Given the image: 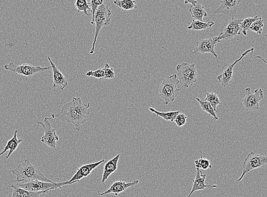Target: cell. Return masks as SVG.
<instances>
[{"label": "cell", "mask_w": 267, "mask_h": 197, "mask_svg": "<svg viewBox=\"0 0 267 197\" xmlns=\"http://www.w3.org/2000/svg\"><path fill=\"white\" fill-rule=\"evenodd\" d=\"M74 6L78 12H83L84 15L87 16L91 15L88 12H92L91 8L86 0H77Z\"/></svg>", "instance_id": "29"}, {"label": "cell", "mask_w": 267, "mask_h": 197, "mask_svg": "<svg viewBox=\"0 0 267 197\" xmlns=\"http://www.w3.org/2000/svg\"><path fill=\"white\" fill-rule=\"evenodd\" d=\"M119 158L120 154H118L105 164L104 167H103L101 183H104L108 179L109 176L117 171Z\"/></svg>", "instance_id": "20"}, {"label": "cell", "mask_w": 267, "mask_h": 197, "mask_svg": "<svg viewBox=\"0 0 267 197\" xmlns=\"http://www.w3.org/2000/svg\"><path fill=\"white\" fill-rule=\"evenodd\" d=\"M189 11L191 13L192 17L196 21L203 22V18L208 16L205 11L204 6L196 0H195L194 3L190 6Z\"/></svg>", "instance_id": "21"}, {"label": "cell", "mask_w": 267, "mask_h": 197, "mask_svg": "<svg viewBox=\"0 0 267 197\" xmlns=\"http://www.w3.org/2000/svg\"><path fill=\"white\" fill-rule=\"evenodd\" d=\"M17 185L23 189L31 192L50 191L56 189H61L63 185V182L56 183L44 182L35 180L26 183H16Z\"/></svg>", "instance_id": "9"}, {"label": "cell", "mask_w": 267, "mask_h": 197, "mask_svg": "<svg viewBox=\"0 0 267 197\" xmlns=\"http://www.w3.org/2000/svg\"><path fill=\"white\" fill-rule=\"evenodd\" d=\"M196 178L193 181V186L191 191L188 197H191L192 194L196 191H201L207 188H217L218 186L217 185H208L205 184V181L207 178L206 174H202L200 169H196Z\"/></svg>", "instance_id": "18"}, {"label": "cell", "mask_w": 267, "mask_h": 197, "mask_svg": "<svg viewBox=\"0 0 267 197\" xmlns=\"http://www.w3.org/2000/svg\"><path fill=\"white\" fill-rule=\"evenodd\" d=\"M186 119L187 116L185 114H184V113H179V114L177 115L174 122L177 126L179 127V128H181V127L186 124Z\"/></svg>", "instance_id": "35"}, {"label": "cell", "mask_w": 267, "mask_h": 197, "mask_svg": "<svg viewBox=\"0 0 267 197\" xmlns=\"http://www.w3.org/2000/svg\"><path fill=\"white\" fill-rule=\"evenodd\" d=\"M260 17L258 16H253L252 18H246L243 19V21L240 22L239 26L240 29H242V34L245 36L248 35L247 32L250 31V27L253 22L258 20Z\"/></svg>", "instance_id": "28"}, {"label": "cell", "mask_w": 267, "mask_h": 197, "mask_svg": "<svg viewBox=\"0 0 267 197\" xmlns=\"http://www.w3.org/2000/svg\"><path fill=\"white\" fill-rule=\"evenodd\" d=\"M201 156L200 159L195 160V164L196 167V169H202L203 170H206L212 168L211 163L209 160L205 158H203L202 152L201 151Z\"/></svg>", "instance_id": "30"}, {"label": "cell", "mask_w": 267, "mask_h": 197, "mask_svg": "<svg viewBox=\"0 0 267 197\" xmlns=\"http://www.w3.org/2000/svg\"><path fill=\"white\" fill-rule=\"evenodd\" d=\"M214 25H215L214 21L204 22L193 19L191 24L188 27V29L196 31H202V30L211 28Z\"/></svg>", "instance_id": "25"}, {"label": "cell", "mask_w": 267, "mask_h": 197, "mask_svg": "<svg viewBox=\"0 0 267 197\" xmlns=\"http://www.w3.org/2000/svg\"><path fill=\"white\" fill-rule=\"evenodd\" d=\"M102 69L105 73V77L103 79H113L115 78L114 69L111 67L108 63L105 64L104 67Z\"/></svg>", "instance_id": "34"}, {"label": "cell", "mask_w": 267, "mask_h": 197, "mask_svg": "<svg viewBox=\"0 0 267 197\" xmlns=\"http://www.w3.org/2000/svg\"><path fill=\"white\" fill-rule=\"evenodd\" d=\"M89 108V102L85 104L81 98H73L71 101L63 106L61 111L51 115L52 119L56 118L62 122L71 123L77 131H80L82 125L87 121Z\"/></svg>", "instance_id": "1"}, {"label": "cell", "mask_w": 267, "mask_h": 197, "mask_svg": "<svg viewBox=\"0 0 267 197\" xmlns=\"http://www.w3.org/2000/svg\"><path fill=\"white\" fill-rule=\"evenodd\" d=\"M253 50H254L253 48L249 49L246 50L244 53H242L241 56H240L239 59H237L236 61L232 63V65H230L228 67L223 71L221 74L217 77V80L219 82L221 83V85L223 86V87L228 86L229 83L232 82L234 74L233 69L237 63L241 61V60L247 55H248L249 53L253 52Z\"/></svg>", "instance_id": "14"}, {"label": "cell", "mask_w": 267, "mask_h": 197, "mask_svg": "<svg viewBox=\"0 0 267 197\" xmlns=\"http://www.w3.org/2000/svg\"><path fill=\"white\" fill-rule=\"evenodd\" d=\"M179 82L176 74L167 77L163 80L159 90L160 98L165 100L163 102L165 105L175 101L176 98L178 96L180 89L177 88Z\"/></svg>", "instance_id": "3"}, {"label": "cell", "mask_w": 267, "mask_h": 197, "mask_svg": "<svg viewBox=\"0 0 267 197\" xmlns=\"http://www.w3.org/2000/svg\"><path fill=\"white\" fill-rule=\"evenodd\" d=\"M263 22L262 18L260 17L252 23L249 31L254 32L258 34H262L264 27Z\"/></svg>", "instance_id": "32"}, {"label": "cell", "mask_w": 267, "mask_h": 197, "mask_svg": "<svg viewBox=\"0 0 267 197\" xmlns=\"http://www.w3.org/2000/svg\"><path fill=\"white\" fill-rule=\"evenodd\" d=\"M113 2L119 8L125 10V11H129V10L138 8V6L136 4V1H134V0H116Z\"/></svg>", "instance_id": "26"}, {"label": "cell", "mask_w": 267, "mask_h": 197, "mask_svg": "<svg viewBox=\"0 0 267 197\" xmlns=\"http://www.w3.org/2000/svg\"><path fill=\"white\" fill-rule=\"evenodd\" d=\"M243 20V18L235 19L234 16H231L228 25H227L224 31L221 33L218 36H216L217 39L219 42H221L222 39H230L235 37L242 32V29H240L239 25Z\"/></svg>", "instance_id": "12"}, {"label": "cell", "mask_w": 267, "mask_h": 197, "mask_svg": "<svg viewBox=\"0 0 267 197\" xmlns=\"http://www.w3.org/2000/svg\"><path fill=\"white\" fill-rule=\"evenodd\" d=\"M51 119L52 118L45 117L44 122H38V128L39 125H41L44 130V135L42 137L41 142L50 148L56 149V146H57L56 142L58 141L59 138L58 135H56L55 130L52 128L51 123L50 122Z\"/></svg>", "instance_id": "10"}, {"label": "cell", "mask_w": 267, "mask_h": 197, "mask_svg": "<svg viewBox=\"0 0 267 197\" xmlns=\"http://www.w3.org/2000/svg\"><path fill=\"white\" fill-rule=\"evenodd\" d=\"M263 98L264 94L262 89H256L254 93H251V89L247 88L242 98L243 105L247 111L258 110L260 109V101Z\"/></svg>", "instance_id": "7"}, {"label": "cell", "mask_w": 267, "mask_h": 197, "mask_svg": "<svg viewBox=\"0 0 267 197\" xmlns=\"http://www.w3.org/2000/svg\"><path fill=\"white\" fill-rule=\"evenodd\" d=\"M267 164V156L256 154L253 152H250L243 163L242 174L237 180V182L241 181L245 175L252 170L262 168Z\"/></svg>", "instance_id": "6"}, {"label": "cell", "mask_w": 267, "mask_h": 197, "mask_svg": "<svg viewBox=\"0 0 267 197\" xmlns=\"http://www.w3.org/2000/svg\"><path fill=\"white\" fill-rule=\"evenodd\" d=\"M86 76L102 80L105 77V73L102 68H99L94 71H89L86 72Z\"/></svg>", "instance_id": "33"}, {"label": "cell", "mask_w": 267, "mask_h": 197, "mask_svg": "<svg viewBox=\"0 0 267 197\" xmlns=\"http://www.w3.org/2000/svg\"><path fill=\"white\" fill-rule=\"evenodd\" d=\"M149 110L150 112L155 113L156 115L159 116L160 117L165 119V121H170L171 122L175 121L177 115H178L180 113V111L160 112L157 111V110L152 108H149Z\"/></svg>", "instance_id": "24"}, {"label": "cell", "mask_w": 267, "mask_h": 197, "mask_svg": "<svg viewBox=\"0 0 267 197\" xmlns=\"http://www.w3.org/2000/svg\"><path fill=\"white\" fill-rule=\"evenodd\" d=\"M139 182L138 180H134L133 181L130 182L122 181H115L106 191L103 193H100L99 191L98 194L99 195L101 196L109 195V194H113L115 196H118L119 193L125 191L126 190L131 188L132 186L137 185Z\"/></svg>", "instance_id": "16"}, {"label": "cell", "mask_w": 267, "mask_h": 197, "mask_svg": "<svg viewBox=\"0 0 267 197\" xmlns=\"http://www.w3.org/2000/svg\"><path fill=\"white\" fill-rule=\"evenodd\" d=\"M13 189L12 197H41L42 194L48 193L49 191L31 192L23 189L16 184H12Z\"/></svg>", "instance_id": "22"}, {"label": "cell", "mask_w": 267, "mask_h": 197, "mask_svg": "<svg viewBox=\"0 0 267 197\" xmlns=\"http://www.w3.org/2000/svg\"><path fill=\"white\" fill-rule=\"evenodd\" d=\"M265 36H267V34H265Z\"/></svg>", "instance_id": "37"}, {"label": "cell", "mask_w": 267, "mask_h": 197, "mask_svg": "<svg viewBox=\"0 0 267 197\" xmlns=\"http://www.w3.org/2000/svg\"><path fill=\"white\" fill-rule=\"evenodd\" d=\"M110 5L107 6L104 2L103 4L100 6L98 11H96L95 16V24L96 25L95 38L93 41L92 48L89 52L90 55H93L95 52V45L100 34V31L102 27L107 26L111 23L112 12L109 9Z\"/></svg>", "instance_id": "5"}, {"label": "cell", "mask_w": 267, "mask_h": 197, "mask_svg": "<svg viewBox=\"0 0 267 197\" xmlns=\"http://www.w3.org/2000/svg\"><path fill=\"white\" fill-rule=\"evenodd\" d=\"M196 99L199 102L200 105L201 106L203 111L208 113V114L211 116L212 120H213V121H218L219 118L217 115L216 113L215 110H214L212 106L208 102L197 98H196Z\"/></svg>", "instance_id": "23"}, {"label": "cell", "mask_w": 267, "mask_h": 197, "mask_svg": "<svg viewBox=\"0 0 267 197\" xmlns=\"http://www.w3.org/2000/svg\"><path fill=\"white\" fill-rule=\"evenodd\" d=\"M41 166L33 165L29 159H25L17 168L12 170L13 175L16 177L14 182L16 183H26L35 180L48 182H53L47 178L41 172Z\"/></svg>", "instance_id": "2"}, {"label": "cell", "mask_w": 267, "mask_h": 197, "mask_svg": "<svg viewBox=\"0 0 267 197\" xmlns=\"http://www.w3.org/2000/svg\"><path fill=\"white\" fill-rule=\"evenodd\" d=\"M241 2L238 0H222L219 1L220 5L218 9L214 12L213 15L210 16L208 21H209L213 16L217 14H226L231 16L236 12L237 9L238 8L239 3Z\"/></svg>", "instance_id": "15"}, {"label": "cell", "mask_w": 267, "mask_h": 197, "mask_svg": "<svg viewBox=\"0 0 267 197\" xmlns=\"http://www.w3.org/2000/svg\"><path fill=\"white\" fill-rule=\"evenodd\" d=\"M255 58H257V59H259L260 60H261V61H262L264 63H266V64L267 65V62L266 61H265V59H264L263 58H262L261 57V56H255Z\"/></svg>", "instance_id": "36"}, {"label": "cell", "mask_w": 267, "mask_h": 197, "mask_svg": "<svg viewBox=\"0 0 267 197\" xmlns=\"http://www.w3.org/2000/svg\"><path fill=\"white\" fill-rule=\"evenodd\" d=\"M104 2L103 0H97V1L92 0V1L88 2L92 11V19L91 22L92 25L95 24V16L96 11H98L99 6L102 5Z\"/></svg>", "instance_id": "31"}, {"label": "cell", "mask_w": 267, "mask_h": 197, "mask_svg": "<svg viewBox=\"0 0 267 197\" xmlns=\"http://www.w3.org/2000/svg\"><path fill=\"white\" fill-rule=\"evenodd\" d=\"M178 79L182 88H188L198 80V73L196 64L184 63L176 66Z\"/></svg>", "instance_id": "4"}, {"label": "cell", "mask_w": 267, "mask_h": 197, "mask_svg": "<svg viewBox=\"0 0 267 197\" xmlns=\"http://www.w3.org/2000/svg\"><path fill=\"white\" fill-rule=\"evenodd\" d=\"M218 42L217 37L209 39H202L196 42L195 48L193 49L192 53H199L200 54H204L206 53H210L217 58L218 55L215 52L216 46Z\"/></svg>", "instance_id": "13"}, {"label": "cell", "mask_w": 267, "mask_h": 197, "mask_svg": "<svg viewBox=\"0 0 267 197\" xmlns=\"http://www.w3.org/2000/svg\"><path fill=\"white\" fill-rule=\"evenodd\" d=\"M18 130H16L13 135V138L8 140L7 143L5 147L4 150L2 152L0 153V156L4 154V153L9 151L8 154L6 156V159H8L12 155L13 152L16 151L17 148H18V146L22 142V139H18Z\"/></svg>", "instance_id": "19"}, {"label": "cell", "mask_w": 267, "mask_h": 197, "mask_svg": "<svg viewBox=\"0 0 267 197\" xmlns=\"http://www.w3.org/2000/svg\"><path fill=\"white\" fill-rule=\"evenodd\" d=\"M104 162L105 160L102 159L97 163L88 164L83 165L80 166V168L77 169L75 174L72 176L71 179L67 181L63 182V185H72L73 183L79 182L83 178H86V177L91 175L93 170Z\"/></svg>", "instance_id": "11"}, {"label": "cell", "mask_w": 267, "mask_h": 197, "mask_svg": "<svg viewBox=\"0 0 267 197\" xmlns=\"http://www.w3.org/2000/svg\"><path fill=\"white\" fill-rule=\"evenodd\" d=\"M206 95L204 101L208 102L211 105L216 113H217V106L222 105V103L220 101L218 95L215 93H206Z\"/></svg>", "instance_id": "27"}, {"label": "cell", "mask_w": 267, "mask_h": 197, "mask_svg": "<svg viewBox=\"0 0 267 197\" xmlns=\"http://www.w3.org/2000/svg\"><path fill=\"white\" fill-rule=\"evenodd\" d=\"M4 68L5 69L16 73L17 74L26 77H32L39 72L45 71L51 68V66L41 67V66H34L28 64L16 65L13 63H10L9 64L5 65Z\"/></svg>", "instance_id": "8"}, {"label": "cell", "mask_w": 267, "mask_h": 197, "mask_svg": "<svg viewBox=\"0 0 267 197\" xmlns=\"http://www.w3.org/2000/svg\"><path fill=\"white\" fill-rule=\"evenodd\" d=\"M48 60L51 64L53 75V88H58L63 91L68 85V80L62 72L60 71L57 66L52 61L51 58L49 56Z\"/></svg>", "instance_id": "17"}]
</instances>
